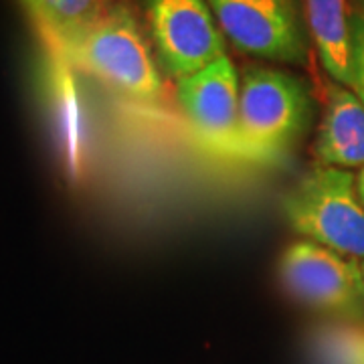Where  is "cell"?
<instances>
[{
    "instance_id": "2e32d148",
    "label": "cell",
    "mask_w": 364,
    "mask_h": 364,
    "mask_svg": "<svg viewBox=\"0 0 364 364\" xmlns=\"http://www.w3.org/2000/svg\"><path fill=\"white\" fill-rule=\"evenodd\" d=\"M363 269H364V265H363Z\"/></svg>"
},
{
    "instance_id": "5b68a950",
    "label": "cell",
    "mask_w": 364,
    "mask_h": 364,
    "mask_svg": "<svg viewBox=\"0 0 364 364\" xmlns=\"http://www.w3.org/2000/svg\"><path fill=\"white\" fill-rule=\"evenodd\" d=\"M150 33L164 69L184 79L225 57V41L207 0H146Z\"/></svg>"
},
{
    "instance_id": "8992f818",
    "label": "cell",
    "mask_w": 364,
    "mask_h": 364,
    "mask_svg": "<svg viewBox=\"0 0 364 364\" xmlns=\"http://www.w3.org/2000/svg\"><path fill=\"white\" fill-rule=\"evenodd\" d=\"M221 33L239 51L301 63L306 37L294 0H207Z\"/></svg>"
},
{
    "instance_id": "8fae6325",
    "label": "cell",
    "mask_w": 364,
    "mask_h": 364,
    "mask_svg": "<svg viewBox=\"0 0 364 364\" xmlns=\"http://www.w3.org/2000/svg\"><path fill=\"white\" fill-rule=\"evenodd\" d=\"M71 67L73 65L63 55L51 51L49 97L53 100V114L65 150L67 164L69 168L77 172L83 168V156H85V124L79 105V95L71 77Z\"/></svg>"
},
{
    "instance_id": "277c9868",
    "label": "cell",
    "mask_w": 364,
    "mask_h": 364,
    "mask_svg": "<svg viewBox=\"0 0 364 364\" xmlns=\"http://www.w3.org/2000/svg\"><path fill=\"white\" fill-rule=\"evenodd\" d=\"M279 279L291 298L340 322L364 320V269L358 259L299 239L279 259Z\"/></svg>"
},
{
    "instance_id": "7c38bea8",
    "label": "cell",
    "mask_w": 364,
    "mask_h": 364,
    "mask_svg": "<svg viewBox=\"0 0 364 364\" xmlns=\"http://www.w3.org/2000/svg\"><path fill=\"white\" fill-rule=\"evenodd\" d=\"M310 346L316 364H364V324L334 320L320 326Z\"/></svg>"
},
{
    "instance_id": "4fadbf2b",
    "label": "cell",
    "mask_w": 364,
    "mask_h": 364,
    "mask_svg": "<svg viewBox=\"0 0 364 364\" xmlns=\"http://www.w3.org/2000/svg\"><path fill=\"white\" fill-rule=\"evenodd\" d=\"M352 39V71H354V90L364 104V13L354 11L350 14Z\"/></svg>"
},
{
    "instance_id": "5bb4252c",
    "label": "cell",
    "mask_w": 364,
    "mask_h": 364,
    "mask_svg": "<svg viewBox=\"0 0 364 364\" xmlns=\"http://www.w3.org/2000/svg\"><path fill=\"white\" fill-rule=\"evenodd\" d=\"M356 186H358V195H360V198H363L364 203V168L360 170V174L356 176Z\"/></svg>"
},
{
    "instance_id": "3957f363",
    "label": "cell",
    "mask_w": 364,
    "mask_h": 364,
    "mask_svg": "<svg viewBox=\"0 0 364 364\" xmlns=\"http://www.w3.org/2000/svg\"><path fill=\"white\" fill-rule=\"evenodd\" d=\"M310 97L301 81L275 69H249L241 83L239 122L243 156L277 162L306 130Z\"/></svg>"
},
{
    "instance_id": "52a82bcc",
    "label": "cell",
    "mask_w": 364,
    "mask_h": 364,
    "mask_svg": "<svg viewBox=\"0 0 364 364\" xmlns=\"http://www.w3.org/2000/svg\"><path fill=\"white\" fill-rule=\"evenodd\" d=\"M239 95V77L227 55L195 75L178 79V102L200 146L217 156L245 160Z\"/></svg>"
},
{
    "instance_id": "7a4b0ae2",
    "label": "cell",
    "mask_w": 364,
    "mask_h": 364,
    "mask_svg": "<svg viewBox=\"0 0 364 364\" xmlns=\"http://www.w3.org/2000/svg\"><path fill=\"white\" fill-rule=\"evenodd\" d=\"M284 213L306 241L364 259V203L348 170L324 164L308 170L284 198Z\"/></svg>"
},
{
    "instance_id": "ba28073f",
    "label": "cell",
    "mask_w": 364,
    "mask_h": 364,
    "mask_svg": "<svg viewBox=\"0 0 364 364\" xmlns=\"http://www.w3.org/2000/svg\"><path fill=\"white\" fill-rule=\"evenodd\" d=\"M318 164L364 168V104L344 85H330L326 109L314 140Z\"/></svg>"
},
{
    "instance_id": "6da1fadb",
    "label": "cell",
    "mask_w": 364,
    "mask_h": 364,
    "mask_svg": "<svg viewBox=\"0 0 364 364\" xmlns=\"http://www.w3.org/2000/svg\"><path fill=\"white\" fill-rule=\"evenodd\" d=\"M63 57L126 100L148 104L162 95V77L150 45L124 4H114Z\"/></svg>"
},
{
    "instance_id": "9c48e42d",
    "label": "cell",
    "mask_w": 364,
    "mask_h": 364,
    "mask_svg": "<svg viewBox=\"0 0 364 364\" xmlns=\"http://www.w3.org/2000/svg\"><path fill=\"white\" fill-rule=\"evenodd\" d=\"M348 0H306V18L320 61L334 81L354 85Z\"/></svg>"
},
{
    "instance_id": "9a60e30c",
    "label": "cell",
    "mask_w": 364,
    "mask_h": 364,
    "mask_svg": "<svg viewBox=\"0 0 364 364\" xmlns=\"http://www.w3.org/2000/svg\"><path fill=\"white\" fill-rule=\"evenodd\" d=\"M360 9H363L360 13H364V0H360Z\"/></svg>"
},
{
    "instance_id": "30bf717a",
    "label": "cell",
    "mask_w": 364,
    "mask_h": 364,
    "mask_svg": "<svg viewBox=\"0 0 364 364\" xmlns=\"http://www.w3.org/2000/svg\"><path fill=\"white\" fill-rule=\"evenodd\" d=\"M55 53L81 39L116 2L114 0H25Z\"/></svg>"
}]
</instances>
